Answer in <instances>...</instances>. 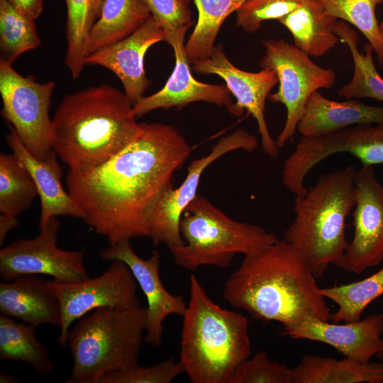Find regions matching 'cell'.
<instances>
[{
	"mask_svg": "<svg viewBox=\"0 0 383 383\" xmlns=\"http://www.w3.org/2000/svg\"><path fill=\"white\" fill-rule=\"evenodd\" d=\"M318 292L337 304L338 310L331 315L333 322L358 321L366 307L383 295V267L362 280L318 288Z\"/></svg>",
	"mask_w": 383,
	"mask_h": 383,
	"instance_id": "f1b7e54d",
	"label": "cell"
},
{
	"mask_svg": "<svg viewBox=\"0 0 383 383\" xmlns=\"http://www.w3.org/2000/svg\"><path fill=\"white\" fill-rule=\"evenodd\" d=\"M143 1L165 30L166 43L178 34L186 33L194 23L190 0Z\"/></svg>",
	"mask_w": 383,
	"mask_h": 383,
	"instance_id": "8d00e7d4",
	"label": "cell"
},
{
	"mask_svg": "<svg viewBox=\"0 0 383 383\" xmlns=\"http://www.w3.org/2000/svg\"><path fill=\"white\" fill-rule=\"evenodd\" d=\"M137 284L130 268L119 260L112 261L106 271L93 278L71 282L48 281V287L60 306L58 344L67 347L71 325L96 309L140 307Z\"/></svg>",
	"mask_w": 383,
	"mask_h": 383,
	"instance_id": "8fae6325",
	"label": "cell"
},
{
	"mask_svg": "<svg viewBox=\"0 0 383 383\" xmlns=\"http://www.w3.org/2000/svg\"><path fill=\"white\" fill-rule=\"evenodd\" d=\"M55 88V82H37L32 76L21 74L11 64L0 59L1 116L28 150L40 160L55 153L50 117Z\"/></svg>",
	"mask_w": 383,
	"mask_h": 383,
	"instance_id": "9c48e42d",
	"label": "cell"
},
{
	"mask_svg": "<svg viewBox=\"0 0 383 383\" xmlns=\"http://www.w3.org/2000/svg\"><path fill=\"white\" fill-rule=\"evenodd\" d=\"M329 14L356 27L367 38L383 70V41L375 9L383 0H319Z\"/></svg>",
	"mask_w": 383,
	"mask_h": 383,
	"instance_id": "1f68e13d",
	"label": "cell"
},
{
	"mask_svg": "<svg viewBox=\"0 0 383 383\" xmlns=\"http://www.w3.org/2000/svg\"><path fill=\"white\" fill-rule=\"evenodd\" d=\"M257 146V138L240 128L221 138L209 154L192 160L182 184L177 188L167 190L153 211L149 235L153 244H162L168 248L183 245L184 241L179 230L180 219L184 209L197 196L200 179L205 170L228 152L238 150L252 152Z\"/></svg>",
	"mask_w": 383,
	"mask_h": 383,
	"instance_id": "4fadbf2b",
	"label": "cell"
},
{
	"mask_svg": "<svg viewBox=\"0 0 383 383\" xmlns=\"http://www.w3.org/2000/svg\"><path fill=\"white\" fill-rule=\"evenodd\" d=\"M192 150L174 126L141 123L137 137L106 162L69 170L67 192L80 207L82 219L109 245L149 238L153 211Z\"/></svg>",
	"mask_w": 383,
	"mask_h": 383,
	"instance_id": "6da1fadb",
	"label": "cell"
},
{
	"mask_svg": "<svg viewBox=\"0 0 383 383\" xmlns=\"http://www.w3.org/2000/svg\"><path fill=\"white\" fill-rule=\"evenodd\" d=\"M146 316V307H101L79 318L67 335L73 365L66 382L99 383L139 365Z\"/></svg>",
	"mask_w": 383,
	"mask_h": 383,
	"instance_id": "8992f818",
	"label": "cell"
},
{
	"mask_svg": "<svg viewBox=\"0 0 383 383\" xmlns=\"http://www.w3.org/2000/svg\"><path fill=\"white\" fill-rule=\"evenodd\" d=\"M356 171L350 165L321 174L305 194L294 198V219L283 239L316 279L331 265L342 267L348 243L345 221L356 203Z\"/></svg>",
	"mask_w": 383,
	"mask_h": 383,
	"instance_id": "5b68a950",
	"label": "cell"
},
{
	"mask_svg": "<svg viewBox=\"0 0 383 383\" xmlns=\"http://www.w3.org/2000/svg\"><path fill=\"white\" fill-rule=\"evenodd\" d=\"M376 355L378 359L383 362V338L382 340L381 348Z\"/></svg>",
	"mask_w": 383,
	"mask_h": 383,
	"instance_id": "b9f144b4",
	"label": "cell"
},
{
	"mask_svg": "<svg viewBox=\"0 0 383 383\" xmlns=\"http://www.w3.org/2000/svg\"><path fill=\"white\" fill-rule=\"evenodd\" d=\"M17 216L8 215V214H0V245H2L4 243V240L6 238L8 233L17 227L18 225V221L16 218Z\"/></svg>",
	"mask_w": 383,
	"mask_h": 383,
	"instance_id": "f35d334b",
	"label": "cell"
},
{
	"mask_svg": "<svg viewBox=\"0 0 383 383\" xmlns=\"http://www.w3.org/2000/svg\"><path fill=\"white\" fill-rule=\"evenodd\" d=\"M104 0H91L92 2V14L94 23L99 16L101 7Z\"/></svg>",
	"mask_w": 383,
	"mask_h": 383,
	"instance_id": "ab89813d",
	"label": "cell"
},
{
	"mask_svg": "<svg viewBox=\"0 0 383 383\" xmlns=\"http://www.w3.org/2000/svg\"><path fill=\"white\" fill-rule=\"evenodd\" d=\"M184 373L182 362L173 357L149 367L139 365L105 374L99 383H170Z\"/></svg>",
	"mask_w": 383,
	"mask_h": 383,
	"instance_id": "d590c367",
	"label": "cell"
},
{
	"mask_svg": "<svg viewBox=\"0 0 383 383\" xmlns=\"http://www.w3.org/2000/svg\"><path fill=\"white\" fill-rule=\"evenodd\" d=\"M0 312L35 328L43 324L60 327V304L48 281L37 275H24L0 283Z\"/></svg>",
	"mask_w": 383,
	"mask_h": 383,
	"instance_id": "44dd1931",
	"label": "cell"
},
{
	"mask_svg": "<svg viewBox=\"0 0 383 383\" xmlns=\"http://www.w3.org/2000/svg\"><path fill=\"white\" fill-rule=\"evenodd\" d=\"M150 17L143 0H104L88 33L85 57L129 36Z\"/></svg>",
	"mask_w": 383,
	"mask_h": 383,
	"instance_id": "cb8c5ba5",
	"label": "cell"
},
{
	"mask_svg": "<svg viewBox=\"0 0 383 383\" xmlns=\"http://www.w3.org/2000/svg\"><path fill=\"white\" fill-rule=\"evenodd\" d=\"M383 123V106L358 99L338 101L318 91L309 98L297 130L303 137H314L359 124Z\"/></svg>",
	"mask_w": 383,
	"mask_h": 383,
	"instance_id": "7402d4cb",
	"label": "cell"
},
{
	"mask_svg": "<svg viewBox=\"0 0 383 383\" xmlns=\"http://www.w3.org/2000/svg\"><path fill=\"white\" fill-rule=\"evenodd\" d=\"M179 361L193 383H230L251 353L249 321L216 304L197 277L182 316Z\"/></svg>",
	"mask_w": 383,
	"mask_h": 383,
	"instance_id": "277c9868",
	"label": "cell"
},
{
	"mask_svg": "<svg viewBox=\"0 0 383 383\" xmlns=\"http://www.w3.org/2000/svg\"><path fill=\"white\" fill-rule=\"evenodd\" d=\"M193 70L199 74H215L222 78L231 94L236 99L237 108L250 113L257 124V131L264 152L277 158L279 148L269 131L265 111L270 91L278 83L274 72L261 69L252 72L235 67L227 57L221 45L215 46L210 57L193 65Z\"/></svg>",
	"mask_w": 383,
	"mask_h": 383,
	"instance_id": "9a60e30c",
	"label": "cell"
},
{
	"mask_svg": "<svg viewBox=\"0 0 383 383\" xmlns=\"http://www.w3.org/2000/svg\"><path fill=\"white\" fill-rule=\"evenodd\" d=\"M100 256L105 261L121 260L130 268L148 301L144 340L153 348L160 347L165 320L170 315L182 316L187 304L182 296L171 294L163 285L160 252L154 250L148 259H143L126 240L102 250Z\"/></svg>",
	"mask_w": 383,
	"mask_h": 383,
	"instance_id": "2e32d148",
	"label": "cell"
},
{
	"mask_svg": "<svg viewBox=\"0 0 383 383\" xmlns=\"http://www.w3.org/2000/svg\"><path fill=\"white\" fill-rule=\"evenodd\" d=\"M262 44L265 54L260 66L274 72L279 83L277 91L268 98L287 109L284 125L275 140L279 149L295 134L310 96L320 89H331L335 83L336 73L318 65L310 55L282 38L267 40Z\"/></svg>",
	"mask_w": 383,
	"mask_h": 383,
	"instance_id": "ba28073f",
	"label": "cell"
},
{
	"mask_svg": "<svg viewBox=\"0 0 383 383\" xmlns=\"http://www.w3.org/2000/svg\"><path fill=\"white\" fill-rule=\"evenodd\" d=\"M60 224L52 217L39 234L30 239H19L0 250V276L11 281L24 275H47L53 279L71 282L89 277L84 252L65 250L57 246Z\"/></svg>",
	"mask_w": 383,
	"mask_h": 383,
	"instance_id": "7c38bea8",
	"label": "cell"
},
{
	"mask_svg": "<svg viewBox=\"0 0 383 383\" xmlns=\"http://www.w3.org/2000/svg\"><path fill=\"white\" fill-rule=\"evenodd\" d=\"M36 328L1 314L0 360L22 362L46 375L53 370V363L47 347L35 336Z\"/></svg>",
	"mask_w": 383,
	"mask_h": 383,
	"instance_id": "4316f807",
	"label": "cell"
},
{
	"mask_svg": "<svg viewBox=\"0 0 383 383\" xmlns=\"http://www.w3.org/2000/svg\"><path fill=\"white\" fill-rule=\"evenodd\" d=\"M6 143L26 167L37 187L40 200L39 227L59 216L82 218L83 213L62 184V171L55 153L45 160L36 158L23 143L13 128L9 124Z\"/></svg>",
	"mask_w": 383,
	"mask_h": 383,
	"instance_id": "ffe728a7",
	"label": "cell"
},
{
	"mask_svg": "<svg viewBox=\"0 0 383 383\" xmlns=\"http://www.w3.org/2000/svg\"><path fill=\"white\" fill-rule=\"evenodd\" d=\"M316 277L298 252L284 239L253 255L245 256L226 281L224 299L253 318L277 321L283 328L309 315L331 319L326 298Z\"/></svg>",
	"mask_w": 383,
	"mask_h": 383,
	"instance_id": "7a4b0ae2",
	"label": "cell"
},
{
	"mask_svg": "<svg viewBox=\"0 0 383 383\" xmlns=\"http://www.w3.org/2000/svg\"><path fill=\"white\" fill-rule=\"evenodd\" d=\"M379 30L383 41V20L379 23Z\"/></svg>",
	"mask_w": 383,
	"mask_h": 383,
	"instance_id": "7bdbcfd3",
	"label": "cell"
},
{
	"mask_svg": "<svg viewBox=\"0 0 383 383\" xmlns=\"http://www.w3.org/2000/svg\"><path fill=\"white\" fill-rule=\"evenodd\" d=\"M38 196L29 172L13 154H0V213L17 216Z\"/></svg>",
	"mask_w": 383,
	"mask_h": 383,
	"instance_id": "f546056e",
	"label": "cell"
},
{
	"mask_svg": "<svg viewBox=\"0 0 383 383\" xmlns=\"http://www.w3.org/2000/svg\"><path fill=\"white\" fill-rule=\"evenodd\" d=\"M337 21L319 0H301L279 22L290 32L295 46L310 56L321 57L340 42L333 30Z\"/></svg>",
	"mask_w": 383,
	"mask_h": 383,
	"instance_id": "603a6c76",
	"label": "cell"
},
{
	"mask_svg": "<svg viewBox=\"0 0 383 383\" xmlns=\"http://www.w3.org/2000/svg\"><path fill=\"white\" fill-rule=\"evenodd\" d=\"M165 37L162 26L151 16L129 36L87 56L85 64L101 66L114 73L134 106L151 84L144 67L145 55L153 45L165 42Z\"/></svg>",
	"mask_w": 383,
	"mask_h": 383,
	"instance_id": "d6986e66",
	"label": "cell"
},
{
	"mask_svg": "<svg viewBox=\"0 0 383 383\" xmlns=\"http://www.w3.org/2000/svg\"><path fill=\"white\" fill-rule=\"evenodd\" d=\"M67 9L65 64L72 79H77L85 64L84 48L94 23L91 0H64Z\"/></svg>",
	"mask_w": 383,
	"mask_h": 383,
	"instance_id": "d6a6232c",
	"label": "cell"
},
{
	"mask_svg": "<svg viewBox=\"0 0 383 383\" xmlns=\"http://www.w3.org/2000/svg\"><path fill=\"white\" fill-rule=\"evenodd\" d=\"M198 11L197 23L184 43L191 65L209 58L226 19L236 12L247 0H193Z\"/></svg>",
	"mask_w": 383,
	"mask_h": 383,
	"instance_id": "83f0119b",
	"label": "cell"
},
{
	"mask_svg": "<svg viewBox=\"0 0 383 383\" xmlns=\"http://www.w3.org/2000/svg\"><path fill=\"white\" fill-rule=\"evenodd\" d=\"M179 230L184 243L169 250L174 262L190 271L227 268L237 254L256 255L279 240L260 226L231 218L201 194L184 209Z\"/></svg>",
	"mask_w": 383,
	"mask_h": 383,
	"instance_id": "52a82bcc",
	"label": "cell"
},
{
	"mask_svg": "<svg viewBox=\"0 0 383 383\" xmlns=\"http://www.w3.org/2000/svg\"><path fill=\"white\" fill-rule=\"evenodd\" d=\"M40 44L35 21L6 0H0V59L12 65Z\"/></svg>",
	"mask_w": 383,
	"mask_h": 383,
	"instance_id": "4dcf8cb0",
	"label": "cell"
},
{
	"mask_svg": "<svg viewBox=\"0 0 383 383\" xmlns=\"http://www.w3.org/2000/svg\"><path fill=\"white\" fill-rule=\"evenodd\" d=\"M333 30L340 42L347 45L354 67L351 80L338 89V96L345 99L368 98L383 102V79L374 65L372 45L367 43L364 52H361L358 49L359 37L356 30L343 21L338 20Z\"/></svg>",
	"mask_w": 383,
	"mask_h": 383,
	"instance_id": "484cf974",
	"label": "cell"
},
{
	"mask_svg": "<svg viewBox=\"0 0 383 383\" xmlns=\"http://www.w3.org/2000/svg\"><path fill=\"white\" fill-rule=\"evenodd\" d=\"M293 372L294 383H383L382 362H363L348 357L337 360L306 355Z\"/></svg>",
	"mask_w": 383,
	"mask_h": 383,
	"instance_id": "d4e9b609",
	"label": "cell"
},
{
	"mask_svg": "<svg viewBox=\"0 0 383 383\" xmlns=\"http://www.w3.org/2000/svg\"><path fill=\"white\" fill-rule=\"evenodd\" d=\"M293 368L272 360L265 350L245 360L234 372L230 383H294Z\"/></svg>",
	"mask_w": 383,
	"mask_h": 383,
	"instance_id": "836d02e7",
	"label": "cell"
},
{
	"mask_svg": "<svg viewBox=\"0 0 383 383\" xmlns=\"http://www.w3.org/2000/svg\"><path fill=\"white\" fill-rule=\"evenodd\" d=\"M354 182V234L341 268L360 274L383 260V187L372 165L357 170Z\"/></svg>",
	"mask_w": 383,
	"mask_h": 383,
	"instance_id": "5bb4252c",
	"label": "cell"
},
{
	"mask_svg": "<svg viewBox=\"0 0 383 383\" xmlns=\"http://www.w3.org/2000/svg\"><path fill=\"white\" fill-rule=\"evenodd\" d=\"M301 0H247L235 12L236 25L246 33L258 30L267 21L280 20L300 4Z\"/></svg>",
	"mask_w": 383,
	"mask_h": 383,
	"instance_id": "e575fe53",
	"label": "cell"
},
{
	"mask_svg": "<svg viewBox=\"0 0 383 383\" xmlns=\"http://www.w3.org/2000/svg\"><path fill=\"white\" fill-rule=\"evenodd\" d=\"M52 150L69 170L84 171L106 162L138 135L133 105L109 84L66 95L52 118Z\"/></svg>",
	"mask_w": 383,
	"mask_h": 383,
	"instance_id": "3957f363",
	"label": "cell"
},
{
	"mask_svg": "<svg viewBox=\"0 0 383 383\" xmlns=\"http://www.w3.org/2000/svg\"><path fill=\"white\" fill-rule=\"evenodd\" d=\"M185 35L178 34L167 42L174 50V70L160 90L151 95L143 96L133 106L135 117H141L159 109L176 107L180 109L196 101H206L218 107H225L231 114L240 116L243 113L233 102L232 94L226 86L201 82L193 77L184 50Z\"/></svg>",
	"mask_w": 383,
	"mask_h": 383,
	"instance_id": "e0dca14e",
	"label": "cell"
},
{
	"mask_svg": "<svg viewBox=\"0 0 383 383\" xmlns=\"http://www.w3.org/2000/svg\"><path fill=\"white\" fill-rule=\"evenodd\" d=\"M282 334L294 339L321 342L332 346L345 357L370 361L381 348L383 313L340 323H330L309 315L294 325L283 328Z\"/></svg>",
	"mask_w": 383,
	"mask_h": 383,
	"instance_id": "ac0fdd59",
	"label": "cell"
},
{
	"mask_svg": "<svg viewBox=\"0 0 383 383\" xmlns=\"http://www.w3.org/2000/svg\"><path fill=\"white\" fill-rule=\"evenodd\" d=\"M17 379L15 377L7 375V374H0V382L1 383H12V382H18Z\"/></svg>",
	"mask_w": 383,
	"mask_h": 383,
	"instance_id": "60d3db41",
	"label": "cell"
},
{
	"mask_svg": "<svg viewBox=\"0 0 383 383\" xmlns=\"http://www.w3.org/2000/svg\"><path fill=\"white\" fill-rule=\"evenodd\" d=\"M338 153H348L362 165L383 164V123L359 124L318 136H302L284 161V187L295 196H303L308 191L304 182L309 172Z\"/></svg>",
	"mask_w": 383,
	"mask_h": 383,
	"instance_id": "30bf717a",
	"label": "cell"
},
{
	"mask_svg": "<svg viewBox=\"0 0 383 383\" xmlns=\"http://www.w3.org/2000/svg\"><path fill=\"white\" fill-rule=\"evenodd\" d=\"M19 11L35 21L43 11V0H6Z\"/></svg>",
	"mask_w": 383,
	"mask_h": 383,
	"instance_id": "74e56055",
	"label": "cell"
}]
</instances>
